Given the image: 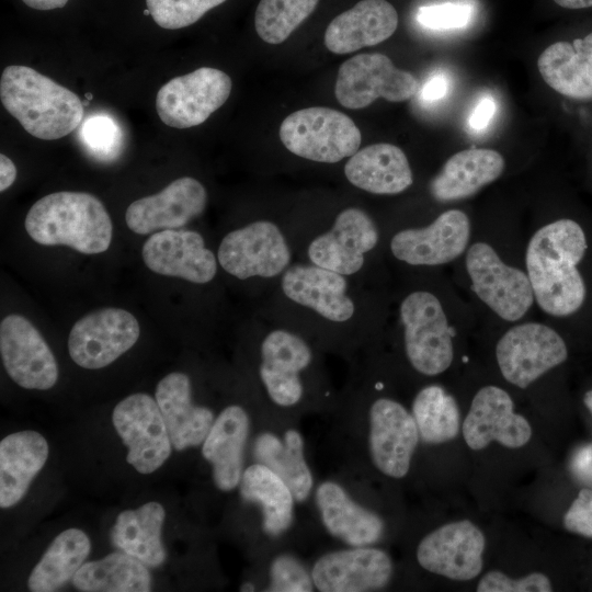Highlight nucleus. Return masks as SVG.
<instances>
[{
    "label": "nucleus",
    "mask_w": 592,
    "mask_h": 592,
    "mask_svg": "<svg viewBox=\"0 0 592 592\" xmlns=\"http://www.w3.org/2000/svg\"><path fill=\"white\" fill-rule=\"evenodd\" d=\"M496 355L503 377L526 388L568 355L562 338L551 328L536 322L517 325L497 343Z\"/></svg>",
    "instance_id": "10"
},
{
    "label": "nucleus",
    "mask_w": 592,
    "mask_h": 592,
    "mask_svg": "<svg viewBox=\"0 0 592 592\" xmlns=\"http://www.w3.org/2000/svg\"><path fill=\"white\" fill-rule=\"evenodd\" d=\"M249 428L246 410L237 405L228 406L216 418L203 442V456L212 464L214 482L221 491H230L241 481Z\"/></svg>",
    "instance_id": "26"
},
{
    "label": "nucleus",
    "mask_w": 592,
    "mask_h": 592,
    "mask_svg": "<svg viewBox=\"0 0 592 592\" xmlns=\"http://www.w3.org/2000/svg\"><path fill=\"white\" fill-rule=\"evenodd\" d=\"M27 7L41 10L48 11L54 9H59L66 5L69 0H22Z\"/></svg>",
    "instance_id": "49"
},
{
    "label": "nucleus",
    "mask_w": 592,
    "mask_h": 592,
    "mask_svg": "<svg viewBox=\"0 0 592 592\" xmlns=\"http://www.w3.org/2000/svg\"><path fill=\"white\" fill-rule=\"evenodd\" d=\"M466 269L471 289L502 319L516 321L532 306L534 292L527 274L506 265L488 243L469 248Z\"/></svg>",
    "instance_id": "8"
},
{
    "label": "nucleus",
    "mask_w": 592,
    "mask_h": 592,
    "mask_svg": "<svg viewBox=\"0 0 592 592\" xmlns=\"http://www.w3.org/2000/svg\"><path fill=\"white\" fill-rule=\"evenodd\" d=\"M87 98H88V99H91V98H92V95H90V94H87Z\"/></svg>",
    "instance_id": "53"
},
{
    "label": "nucleus",
    "mask_w": 592,
    "mask_h": 592,
    "mask_svg": "<svg viewBox=\"0 0 592 592\" xmlns=\"http://www.w3.org/2000/svg\"><path fill=\"white\" fill-rule=\"evenodd\" d=\"M485 544L482 532L469 520L452 522L422 538L417 559L429 572L467 581L482 570Z\"/></svg>",
    "instance_id": "14"
},
{
    "label": "nucleus",
    "mask_w": 592,
    "mask_h": 592,
    "mask_svg": "<svg viewBox=\"0 0 592 592\" xmlns=\"http://www.w3.org/2000/svg\"><path fill=\"white\" fill-rule=\"evenodd\" d=\"M137 319L121 308H102L79 319L68 337L72 361L87 369L105 367L127 352L138 340Z\"/></svg>",
    "instance_id": "11"
},
{
    "label": "nucleus",
    "mask_w": 592,
    "mask_h": 592,
    "mask_svg": "<svg viewBox=\"0 0 592 592\" xmlns=\"http://www.w3.org/2000/svg\"><path fill=\"white\" fill-rule=\"evenodd\" d=\"M253 453L260 464L288 486L296 501L308 498L314 480L304 455V439L297 430H287L283 437L272 432L261 433L255 439Z\"/></svg>",
    "instance_id": "33"
},
{
    "label": "nucleus",
    "mask_w": 592,
    "mask_h": 592,
    "mask_svg": "<svg viewBox=\"0 0 592 592\" xmlns=\"http://www.w3.org/2000/svg\"><path fill=\"white\" fill-rule=\"evenodd\" d=\"M544 81L558 93L577 100L592 99V32L569 43L556 42L538 57Z\"/></svg>",
    "instance_id": "29"
},
{
    "label": "nucleus",
    "mask_w": 592,
    "mask_h": 592,
    "mask_svg": "<svg viewBox=\"0 0 592 592\" xmlns=\"http://www.w3.org/2000/svg\"><path fill=\"white\" fill-rule=\"evenodd\" d=\"M392 570L386 551L361 546L322 555L310 573L318 591L365 592L385 588Z\"/></svg>",
    "instance_id": "16"
},
{
    "label": "nucleus",
    "mask_w": 592,
    "mask_h": 592,
    "mask_svg": "<svg viewBox=\"0 0 592 592\" xmlns=\"http://www.w3.org/2000/svg\"><path fill=\"white\" fill-rule=\"evenodd\" d=\"M311 351L298 335L286 330L270 332L261 344V380L273 402L296 405L303 396L299 373L311 362Z\"/></svg>",
    "instance_id": "22"
},
{
    "label": "nucleus",
    "mask_w": 592,
    "mask_h": 592,
    "mask_svg": "<svg viewBox=\"0 0 592 592\" xmlns=\"http://www.w3.org/2000/svg\"><path fill=\"white\" fill-rule=\"evenodd\" d=\"M48 444L36 431L12 433L0 442V506L15 505L45 465Z\"/></svg>",
    "instance_id": "28"
},
{
    "label": "nucleus",
    "mask_w": 592,
    "mask_h": 592,
    "mask_svg": "<svg viewBox=\"0 0 592 592\" xmlns=\"http://www.w3.org/2000/svg\"><path fill=\"white\" fill-rule=\"evenodd\" d=\"M558 5L566 9H584L592 7V0H554Z\"/></svg>",
    "instance_id": "50"
},
{
    "label": "nucleus",
    "mask_w": 592,
    "mask_h": 592,
    "mask_svg": "<svg viewBox=\"0 0 592 592\" xmlns=\"http://www.w3.org/2000/svg\"><path fill=\"white\" fill-rule=\"evenodd\" d=\"M155 397L177 451L204 442L215 421L214 413L206 407L193 405L187 375L168 374L158 383Z\"/></svg>",
    "instance_id": "24"
},
{
    "label": "nucleus",
    "mask_w": 592,
    "mask_h": 592,
    "mask_svg": "<svg viewBox=\"0 0 592 592\" xmlns=\"http://www.w3.org/2000/svg\"><path fill=\"white\" fill-rule=\"evenodd\" d=\"M475 16V4L468 0H453L421 5L418 23L430 31L449 32L468 26Z\"/></svg>",
    "instance_id": "40"
},
{
    "label": "nucleus",
    "mask_w": 592,
    "mask_h": 592,
    "mask_svg": "<svg viewBox=\"0 0 592 592\" xmlns=\"http://www.w3.org/2000/svg\"><path fill=\"white\" fill-rule=\"evenodd\" d=\"M571 469L581 480L592 482V444L579 448L572 457Z\"/></svg>",
    "instance_id": "47"
},
{
    "label": "nucleus",
    "mask_w": 592,
    "mask_h": 592,
    "mask_svg": "<svg viewBox=\"0 0 592 592\" xmlns=\"http://www.w3.org/2000/svg\"><path fill=\"white\" fill-rule=\"evenodd\" d=\"M551 583L544 573L533 572L512 579L499 570L487 572L478 582V592H549Z\"/></svg>",
    "instance_id": "43"
},
{
    "label": "nucleus",
    "mask_w": 592,
    "mask_h": 592,
    "mask_svg": "<svg viewBox=\"0 0 592 592\" xmlns=\"http://www.w3.org/2000/svg\"><path fill=\"white\" fill-rule=\"evenodd\" d=\"M418 89L419 82L411 72L398 69L384 54L369 53L356 55L341 65L335 96L342 106L360 110L378 98L389 102L406 101Z\"/></svg>",
    "instance_id": "6"
},
{
    "label": "nucleus",
    "mask_w": 592,
    "mask_h": 592,
    "mask_svg": "<svg viewBox=\"0 0 592 592\" xmlns=\"http://www.w3.org/2000/svg\"><path fill=\"white\" fill-rule=\"evenodd\" d=\"M280 138L294 155L326 163L353 156L362 141L358 127L348 115L322 106L301 109L286 116Z\"/></svg>",
    "instance_id": "4"
},
{
    "label": "nucleus",
    "mask_w": 592,
    "mask_h": 592,
    "mask_svg": "<svg viewBox=\"0 0 592 592\" xmlns=\"http://www.w3.org/2000/svg\"><path fill=\"white\" fill-rule=\"evenodd\" d=\"M16 178V168L13 161L5 155H0V191L9 189Z\"/></svg>",
    "instance_id": "48"
},
{
    "label": "nucleus",
    "mask_w": 592,
    "mask_h": 592,
    "mask_svg": "<svg viewBox=\"0 0 592 592\" xmlns=\"http://www.w3.org/2000/svg\"><path fill=\"white\" fill-rule=\"evenodd\" d=\"M231 88V79L226 72L201 67L163 84L156 96V110L170 127L197 126L227 101Z\"/></svg>",
    "instance_id": "7"
},
{
    "label": "nucleus",
    "mask_w": 592,
    "mask_h": 592,
    "mask_svg": "<svg viewBox=\"0 0 592 592\" xmlns=\"http://www.w3.org/2000/svg\"><path fill=\"white\" fill-rule=\"evenodd\" d=\"M398 26V13L386 0H362L337 15L325 33V45L334 54H348L389 38Z\"/></svg>",
    "instance_id": "25"
},
{
    "label": "nucleus",
    "mask_w": 592,
    "mask_h": 592,
    "mask_svg": "<svg viewBox=\"0 0 592 592\" xmlns=\"http://www.w3.org/2000/svg\"><path fill=\"white\" fill-rule=\"evenodd\" d=\"M470 221L458 209L442 213L424 228L397 232L391 241L392 254L411 265H440L460 255L469 240Z\"/></svg>",
    "instance_id": "21"
},
{
    "label": "nucleus",
    "mask_w": 592,
    "mask_h": 592,
    "mask_svg": "<svg viewBox=\"0 0 592 592\" xmlns=\"http://www.w3.org/2000/svg\"><path fill=\"white\" fill-rule=\"evenodd\" d=\"M497 112V102L490 94L482 95L468 116V126L475 133L487 129Z\"/></svg>",
    "instance_id": "46"
},
{
    "label": "nucleus",
    "mask_w": 592,
    "mask_h": 592,
    "mask_svg": "<svg viewBox=\"0 0 592 592\" xmlns=\"http://www.w3.org/2000/svg\"><path fill=\"white\" fill-rule=\"evenodd\" d=\"M377 241L378 231L369 215L350 207L337 216L328 232L310 242L308 257L312 264L344 276L352 275L362 269L364 255Z\"/></svg>",
    "instance_id": "18"
},
{
    "label": "nucleus",
    "mask_w": 592,
    "mask_h": 592,
    "mask_svg": "<svg viewBox=\"0 0 592 592\" xmlns=\"http://www.w3.org/2000/svg\"><path fill=\"white\" fill-rule=\"evenodd\" d=\"M164 516L163 506L155 501L135 510H125L116 517L110 534L111 542L146 567H159L166 559L161 542Z\"/></svg>",
    "instance_id": "32"
},
{
    "label": "nucleus",
    "mask_w": 592,
    "mask_h": 592,
    "mask_svg": "<svg viewBox=\"0 0 592 592\" xmlns=\"http://www.w3.org/2000/svg\"><path fill=\"white\" fill-rule=\"evenodd\" d=\"M29 236L43 246H67L96 254L109 249L113 226L102 202L86 192L61 191L35 202L26 214Z\"/></svg>",
    "instance_id": "3"
},
{
    "label": "nucleus",
    "mask_w": 592,
    "mask_h": 592,
    "mask_svg": "<svg viewBox=\"0 0 592 592\" xmlns=\"http://www.w3.org/2000/svg\"><path fill=\"white\" fill-rule=\"evenodd\" d=\"M463 435L471 449H482L491 442L509 448L525 445L532 436L528 421L514 412L510 395L497 387H482L475 395L463 423Z\"/></svg>",
    "instance_id": "17"
},
{
    "label": "nucleus",
    "mask_w": 592,
    "mask_h": 592,
    "mask_svg": "<svg viewBox=\"0 0 592 592\" xmlns=\"http://www.w3.org/2000/svg\"><path fill=\"white\" fill-rule=\"evenodd\" d=\"M409 362L423 375H437L452 364L453 330L440 300L429 292L409 294L400 305Z\"/></svg>",
    "instance_id": "5"
},
{
    "label": "nucleus",
    "mask_w": 592,
    "mask_h": 592,
    "mask_svg": "<svg viewBox=\"0 0 592 592\" xmlns=\"http://www.w3.org/2000/svg\"><path fill=\"white\" fill-rule=\"evenodd\" d=\"M226 0H146L147 11L162 29L178 30L197 22Z\"/></svg>",
    "instance_id": "39"
},
{
    "label": "nucleus",
    "mask_w": 592,
    "mask_h": 592,
    "mask_svg": "<svg viewBox=\"0 0 592 592\" xmlns=\"http://www.w3.org/2000/svg\"><path fill=\"white\" fill-rule=\"evenodd\" d=\"M0 99L21 126L39 139L62 138L83 118V104L75 92L27 66L4 68Z\"/></svg>",
    "instance_id": "2"
},
{
    "label": "nucleus",
    "mask_w": 592,
    "mask_h": 592,
    "mask_svg": "<svg viewBox=\"0 0 592 592\" xmlns=\"http://www.w3.org/2000/svg\"><path fill=\"white\" fill-rule=\"evenodd\" d=\"M206 203L204 185L194 178L183 177L157 194L134 201L126 209L125 221L138 235L178 229L200 216Z\"/></svg>",
    "instance_id": "20"
},
{
    "label": "nucleus",
    "mask_w": 592,
    "mask_h": 592,
    "mask_svg": "<svg viewBox=\"0 0 592 592\" xmlns=\"http://www.w3.org/2000/svg\"><path fill=\"white\" fill-rule=\"evenodd\" d=\"M420 435L417 423L402 405L375 400L369 409V452L375 467L391 478L405 477Z\"/></svg>",
    "instance_id": "15"
},
{
    "label": "nucleus",
    "mask_w": 592,
    "mask_h": 592,
    "mask_svg": "<svg viewBox=\"0 0 592 592\" xmlns=\"http://www.w3.org/2000/svg\"><path fill=\"white\" fill-rule=\"evenodd\" d=\"M584 403L588 407V409L592 412V390L587 392L584 397Z\"/></svg>",
    "instance_id": "51"
},
{
    "label": "nucleus",
    "mask_w": 592,
    "mask_h": 592,
    "mask_svg": "<svg viewBox=\"0 0 592 592\" xmlns=\"http://www.w3.org/2000/svg\"><path fill=\"white\" fill-rule=\"evenodd\" d=\"M565 527L576 534L592 537V490L582 489L563 516Z\"/></svg>",
    "instance_id": "44"
},
{
    "label": "nucleus",
    "mask_w": 592,
    "mask_h": 592,
    "mask_svg": "<svg viewBox=\"0 0 592 592\" xmlns=\"http://www.w3.org/2000/svg\"><path fill=\"white\" fill-rule=\"evenodd\" d=\"M91 549L88 535L79 528L58 534L29 577L33 592H53L72 579Z\"/></svg>",
    "instance_id": "36"
},
{
    "label": "nucleus",
    "mask_w": 592,
    "mask_h": 592,
    "mask_svg": "<svg viewBox=\"0 0 592 592\" xmlns=\"http://www.w3.org/2000/svg\"><path fill=\"white\" fill-rule=\"evenodd\" d=\"M344 173L354 186L374 194H398L412 184L407 156L386 143L357 150L345 163Z\"/></svg>",
    "instance_id": "30"
},
{
    "label": "nucleus",
    "mask_w": 592,
    "mask_h": 592,
    "mask_svg": "<svg viewBox=\"0 0 592 592\" xmlns=\"http://www.w3.org/2000/svg\"><path fill=\"white\" fill-rule=\"evenodd\" d=\"M80 133L84 146L99 157L115 155L122 140L117 123L106 115L90 116L83 122Z\"/></svg>",
    "instance_id": "42"
},
{
    "label": "nucleus",
    "mask_w": 592,
    "mask_h": 592,
    "mask_svg": "<svg viewBox=\"0 0 592 592\" xmlns=\"http://www.w3.org/2000/svg\"><path fill=\"white\" fill-rule=\"evenodd\" d=\"M240 591H254V585L251 583H244L241 585Z\"/></svg>",
    "instance_id": "52"
},
{
    "label": "nucleus",
    "mask_w": 592,
    "mask_h": 592,
    "mask_svg": "<svg viewBox=\"0 0 592 592\" xmlns=\"http://www.w3.org/2000/svg\"><path fill=\"white\" fill-rule=\"evenodd\" d=\"M217 259L220 266L237 278L273 277L286 270L291 252L274 223L258 220L227 234L219 244Z\"/></svg>",
    "instance_id": "12"
},
{
    "label": "nucleus",
    "mask_w": 592,
    "mask_h": 592,
    "mask_svg": "<svg viewBox=\"0 0 592 592\" xmlns=\"http://www.w3.org/2000/svg\"><path fill=\"white\" fill-rule=\"evenodd\" d=\"M452 87L451 76L444 70L431 73L418 89V99L424 105L435 104L446 98Z\"/></svg>",
    "instance_id": "45"
},
{
    "label": "nucleus",
    "mask_w": 592,
    "mask_h": 592,
    "mask_svg": "<svg viewBox=\"0 0 592 592\" xmlns=\"http://www.w3.org/2000/svg\"><path fill=\"white\" fill-rule=\"evenodd\" d=\"M0 353L13 382L26 389L46 390L58 379L55 356L25 317L11 314L0 323Z\"/></svg>",
    "instance_id": "13"
},
{
    "label": "nucleus",
    "mask_w": 592,
    "mask_h": 592,
    "mask_svg": "<svg viewBox=\"0 0 592 592\" xmlns=\"http://www.w3.org/2000/svg\"><path fill=\"white\" fill-rule=\"evenodd\" d=\"M587 250L584 232L571 219H559L538 229L526 250L527 276L539 307L553 316L578 310L585 286L577 269Z\"/></svg>",
    "instance_id": "1"
},
{
    "label": "nucleus",
    "mask_w": 592,
    "mask_h": 592,
    "mask_svg": "<svg viewBox=\"0 0 592 592\" xmlns=\"http://www.w3.org/2000/svg\"><path fill=\"white\" fill-rule=\"evenodd\" d=\"M143 259L152 272L205 284L217 273L214 253L205 247L201 234L186 229L153 232L143 246Z\"/></svg>",
    "instance_id": "19"
},
{
    "label": "nucleus",
    "mask_w": 592,
    "mask_h": 592,
    "mask_svg": "<svg viewBox=\"0 0 592 592\" xmlns=\"http://www.w3.org/2000/svg\"><path fill=\"white\" fill-rule=\"evenodd\" d=\"M316 503L326 530L352 547L374 544L384 534L383 520L352 500L334 481L319 485Z\"/></svg>",
    "instance_id": "27"
},
{
    "label": "nucleus",
    "mask_w": 592,
    "mask_h": 592,
    "mask_svg": "<svg viewBox=\"0 0 592 592\" xmlns=\"http://www.w3.org/2000/svg\"><path fill=\"white\" fill-rule=\"evenodd\" d=\"M412 415L421 440L441 444L455 439L459 431V410L453 396L441 386L421 389L412 405Z\"/></svg>",
    "instance_id": "37"
},
{
    "label": "nucleus",
    "mask_w": 592,
    "mask_h": 592,
    "mask_svg": "<svg viewBox=\"0 0 592 592\" xmlns=\"http://www.w3.org/2000/svg\"><path fill=\"white\" fill-rule=\"evenodd\" d=\"M311 573L309 574L296 557L278 555L270 567V592H311L314 590Z\"/></svg>",
    "instance_id": "41"
},
{
    "label": "nucleus",
    "mask_w": 592,
    "mask_h": 592,
    "mask_svg": "<svg viewBox=\"0 0 592 592\" xmlns=\"http://www.w3.org/2000/svg\"><path fill=\"white\" fill-rule=\"evenodd\" d=\"M504 159L496 150L470 148L453 155L431 181L430 192L441 202L466 198L497 180L504 170Z\"/></svg>",
    "instance_id": "31"
},
{
    "label": "nucleus",
    "mask_w": 592,
    "mask_h": 592,
    "mask_svg": "<svg viewBox=\"0 0 592 592\" xmlns=\"http://www.w3.org/2000/svg\"><path fill=\"white\" fill-rule=\"evenodd\" d=\"M113 425L128 447L126 460L140 474H151L171 454V440L159 406L144 392L119 401L112 414Z\"/></svg>",
    "instance_id": "9"
},
{
    "label": "nucleus",
    "mask_w": 592,
    "mask_h": 592,
    "mask_svg": "<svg viewBox=\"0 0 592 592\" xmlns=\"http://www.w3.org/2000/svg\"><path fill=\"white\" fill-rule=\"evenodd\" d=\"M240 496L243 500L261 506L262 527L267 535H282L291 526L295 501L293 492L265 465L258 463L242 473Z\"/></svg>",
    "instance_id": "34"
},
{
    "label": "nucleus",
    "mask_w": 592,
    "mask_h": 592,
    "mask_svg": "<svg viewBox=\"0 0 592 592\" xmlns=\"http://www.w3.org/2000/svg\"><path fill=\"white\" fill-rule=\"evenodd\" d=\"M73 585L84 592H148L151 578L146 566L122 551L100 560L84 562L72 578Z\"/></svg>",
    "instance_id": "35"
},
{
    "label": "nucleus",
    "mask_w": 592,
    "mask_h": 592,
    "mask_svg": "<svg viewBox=\"0 0 592 592\" xmlns=\"http://www.w3.org/2000/svg\"><path fill=\"white\" fill-rule=\"evenodd\" d=\"M319 0H261L255 10L254 25L260 38L281 44L315 10Z\"/></svg>",
    "instance_id": "38"
},
{
    "label": "nucleus",
    "mask_w": 592,
    "mask_h": 592,
    "mask_svg": "<svg viewBox=\"0 0 592 592\" xmlns=\"http://www.w3.org/2000/svg\"><path fill=\"white\" fill-rule=\"evenodd\" d=\"M282 289L287 298L308 307L327 320L348 321L355 306L346 294L344 275L316 264H296L282 277Z\"/></svg>",
    "instance_id": "23"
}]
</instances>
